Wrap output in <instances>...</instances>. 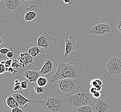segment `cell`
<instances>
[{"mask_svg":"<svg viewBox=\"0 0 121 112\" xmlns=\"http://www.w3.org/2000/svg\"><path fill=\"white\" fill-rule=\"evenodd\" d=\"M56 73L50 79L52 83L65 79H72L79 83L84 81V68L82 65L74 63H66L59 61L56 64Z\"/></svg>","mask_w":121,"mask_h":112,"instance_id":"6da1fadb","label":"cell"},{"mask_svg":"<svg viewBox=\"0 0 121 112\" xmlns=\"http://www.w3.org/2000/svg\"><path fill=\"white\" fill-rule=\"evenodd\" d=\"M92 94L86 89L79 87L77 92L72 96L67 97L66 102L69 103L75 108L81 106L90 105L93 107V103L95 101Z\"/></svg>","mask_w":121,"mask_h":112,"instance_id":"7a4b0ae2","label":"cell"},{"mask_svg":"<svg viewBox=\"0 0 121 112\" xmlns=\"http://www.w3.org/2000/svg\"><path fill=\"white\" fill-rule=\"evenodd\" d=\"M66 100L60 96L46 97L40 101L45 112H66Z\"/></svg>","mask_w":121,"mask_h":112,"instance_id":"3957f363","label":"cell"},{"mask_svg":"<svg viewBox=\"0 0 121 112\" xmlns=\"http://www.w3.org/2000/svg\"><path fill=\"white\" fill-rule=\"evenodd\" d=\"M104 72L109 77L121 79V58L116 56L108 57L105 61Z\"/></svg>","mask_w":121,"mask_h":112,"instance_id":"277c9868","label":"cell"},{"mask_svg":"<svg viewBox=\"0 0 121 112\" xmlns=\"http://www.w3.org/2000/svg\"><path fill=\"white\" fill-rule=\"evenodd\" d=\"M79 87V83L72 79H65L58 80L56 84V91L63 93L65 96H72Z\"/></svg>","mask_w":121,"mask_h":112,"instance_id":"5b68a950","label":"cell"},{"mask_svg":"<svg viewBox=\"0 0 121 112\" xmlns=\"http://www.w3.org/2000/svg\"><path fill=\"white\" fill-rule=\"evenodd\" d=\"M51 32V29H47L43 32L39 33L40 36L36 44L38 47L43 48L47 52L51 51L57 46L56 39L52 35Z\"/></svg>","mask_w":121,"mask_h":112,"instance_id":"8992f818","label":"cell"},{"mask_svg":"<svg viewBox=\"0 0 121 112\" xmlns=\"http://www.w3.org/2000/svg\"><path fill=\"white\" fill-rule=\"evenodd\" d=\"M111 32V28L106 23H100L91 26L87 31L86 35L90 38L105 35Z\"/></svg>","mask_w":121,"mask_h":112,"instance_id":"52a82bcc","label":"cell"},{"mask_svg":"<svg viewBox=\"0 0 121 112\" xmlns=\"http://www.w3.org/2000/svg\"><path fill=\"white\" fill-rule=\"evenodd\" d=\"M76 36L74 35L66 37L65 52L63 58H69L75 54V50L79 46V44L76 43Z\"/></svg>","mask_w":121,"mask_h":112,"instance_id":"ba28073f","label":"cell"},{"mask_svg":"<svg viewBox=\"0 0 121 112\" xmlns=\"http://www.w3.org/2000/svg\"><path fill=\"white\" fill-rule=\"evenodd\" d=\"M2 5L5 12L13 13L20 9L22 4L20 0H3Z\"/></svg>","mask_w":121,"mask_h":112,"instance_id":"9c48e42d","label":"cell"},{"mask_svg":"<svg viewBox=\"0 0 121 112\" xmlns=\"http://www.w3.org/2000/svg\"><path fill=\"white\" fill-rule=\"evenodd\" d=\"M38 7L35 5H31L22 11L21 15L23 19L26 21L30 22L33 20L37 16Z\"/></svg>","mask_w":121,"mask_h":112,"instance_id":"30bf717a","label":"cell"},{"mask_svg":"<svg viewBox=\"0 0 121 112\" xmlns=\"http://www.w3.org/2000/svg\"><path fill=\"white\" fill-rule=\"evenodd\" d=\"M18 60L20 63V68H25L26 66L30 64H35L34 62V57H33L28 53H22L19 51L17 53Z\"/></svg>","mask_w":121,"mask_h":112,"instance_id":"8fae6325","label":"cell"},{"mask_svg":"<svg viewBox=\"0 0 121 112\" xmlns=\"http://www.w3.org/2000/svg\"><path fill=\"white\" fill-rule=\"evenodd\" d=\"M109 103L101 99L95 100L93 103L94 112H109Z\"/></svg>","mask_w":121,"mask_h":112,"instance_id":"7c38bea8","label":"cell"},{"mask_svg":"<svg viewBox=\"0 0 121 112\" xmlns=\"http://www.w3.org/2000/svg\"><path fill=\"white\" fill-rule=\"evenodd\" d=\"M55 68V65L52 60L50 59H48L46 61L44 65L39 71L42 76L49 77L52 73Z\"/></svg>","mask_w":121,"mask_h":112,"instance_id":"4fadbf2b","label":"cell"},{"mask_svg":"<svg viewBox=\"0 0 121 112\" xmlns=\"http://www.w3.org/2000/svg\"><path fill=\"white\" fill-rule=\"evenodd\" d=\"M22 92L21 93H17L16 91L14 93H12L14 97V98L16 99L19 106L22 107H27L28 103L32 102V103H40V101L30 100L28 98H26V97H25L22 94Z\"/></svg>","mask_w":121,"mask_h":112,"instance_id":"5bb4252c","label":"cell"},{"mask_svg":"<svg viewBox=\"0 0 121 112\" xmlns=\"http://www.w3.org/2000/svg\"><path fill=\"white\" fill-rule=\"evenodd\" d=\"M22 75L26 77L28 82L36 83L37 79L42 76L40 71L36 70H26L22 74Z\"/></svg>","mask_w":121,"mask_h":112,"instance_id":"9a60e30c","label":"cell"},{"mask_svg":"<svg viewBox=\"0 0 121 112\" xmlns=\"http://www.w3.org/2000/svg\"><path fill=\"white\" fill-rule=\"evenodd\" d=\"M4 103L6 107L8 109H13L19 107V105L13 95L12 93H8L5 96Z\"/></svg>","mask_w":121,"mask_h":112,"instance_id":"2e32d148","label":"cell"},{"mask_svg":"<svg viewBox=\"0 0 121 112\" xmlns=\"http://www.w3.org/2000/svg\"><path fill=\"white\" fill-rule=\"evenodd\" d=\"M26 50L27 53L30 54L34 58L38 54L43 52L37 44H35L31 47H27Z\"/></svg>","mask_w":121,"mask_h":112,"instance_id":"e0dca14e","label":"cell"},{"mask_svg":"<svg viewBox=\"0 0 121 112\" xmlns=\"http://www.w3.org/2000/svg\"><path fill=\"white\" fill-rule=\"evenodd\" d=\"M91 87H95L98 91H101L103 89L104 84L102 80L100 78H96L91 80L90 82Z\"/></svg>","mask_w":121,"mask_h":112,"instance_id":"ac0fdd59","label":"cell"},{"mask_svg":"<svg viewBox=\"0 0 121 112\" xmlns=\"http://www.w3.org/2000/svg\"><path fill=\"white\" fill-rule=\"evenodd\" d=\"M73 112H94L93 106L86 105L75 108Z\"/></svg>","mask_w":121,"mask_h":112,"instance_id":"d6986e66","label":"cell"},{"mask_svg":"<svg viewBox=\"0 0 121 112\" xmlns=\"http://www.w3.org/2000/svg\"><path fill=\"white\" fill-rule=\"evenodd\" d=\"M36 84L38 86L42 88L47 87L48 85V81L46 77L40 76L37 79Z\"/></svg>","mask_w":121,"mask_h":112,"instance_id":"ffe728a7","label":"cell"},{"mask_svg":"<svg viewBox=\"0 0 121 112\" xmlns=\"http://www.w3.org/2000/svg\"><path fill=\"white\" fill-rule=\"evenodd\" d=\"M115 27L117 33L121 35V15H120L117 19V23L115 25Z\"/></svg>","mask_w":121,"mask_h":112,"instance_id":"44dd1931","label":"cell"},{"mask_svg":"<svg viewBox=\"0 0 121 112\" xmlns=\"http://www.w3.org/2000/svg\"><path fill=\"white\" fill-rule=\"evenodd\" d=\"M13 90L15 91H21L22 90L21 86V82L18 80H15V81Z\"/></svg>","mask_w":121,"mask_h":112,"instance_id":"7402d4cb","label":"cell"},{"mask_svg":"<svg viewBox=\"0 0 121 112\" xmlns=\"http://www.w3.org/2000/svg\"><path fill=\"white\" fill-rule=\"evenodd\" d=\"M5 61H2L0 62V74H3L6 72V68L5 66Z\"/></svg>","mask_w":121,"mask_h":112,"instance_id":"603a6c76","label":"cell"},{"mask_svg":"<svg viewBox=\"0 0 121 112\" xmlns=\"http://www.w3.org/2000/svg\"><path fill=\"white\" fill-rule=\"evenodd\" d=\"M11 67L14 69L18 68L19 67H20V63L18 59H14L13 60Z\"/></svg>","mask_w":121,"mask_h":112,"instance_id":"cb8c5ba5","label":"cell"},{"mask_svg":"<svg viewBox=\"0 0 121 112\" xmlns=\"http://www.w3.org/2000/svg\"><path fill=\"white\" fill-rule=\"evenodd\" d=\"M34 90L35 91L36 93H37V94H42L44 92V90L42 87L39 86H36L35 87Z\"/></svg>","mask_w":121,"mask_h":112,"instance_id":"d4e9b609","label":"cell"},{"mask_svg":"<svg viewBox=\"0 0 121 112\" xmlns=\"http://www.w3.org/2000/svg\"><path fill=\"white\" fill-rule=\"evenodd\" d=\"M12 62H13V60L11 59H8L5 61V66L6 68V72H7V70L9 68L11 67Z\"/></svg>","mask_w":121,"mask_h":112,"instance_id":"484cf974","label":"cell"},{"mask_svg":"<svg viewBox=\"0 0 121 112\" xmlns=\"http://www.w3.org/2000/svg\"><path fill=\"white\" fill-rule=\"evenodd\" d=\"M10 48L9 49L6 47L2 48L0 50V53L3 55H6L7 53L10 51Z\"/></svg>","mask_w":121,"mask_h":112,"instance_id":"4316f807","label":"cell"},{"mask_svg":"<svg viewBox=\"0 0 121 112\" xmlns=\"http://www.w3.org/2000/svg\"><path fill=\"white\" fill-rule=\"evenodd\" d=\"M14 56V50L13 48H10V50L6 55V56L7 57V59L12 58Z\"/></svg>","mask_w":121,"mask_h":112,"instance_id":"83f0119b","label":"cell"},{"mask_svg":"<svg viewBox=\"0 0 121 112\" xmlns=\"http://www.w3.org/2000/svg\"><path fill=\"white\" fill-rule=\"evenodd\" d=\"M34 0H20L22 5H24L26 6H28L32 3Z\"/></svg>","mask_w":121,"mask_h":112,"instance_id":"f1b7e54d","label":"cell"},{"mask_svg":"<svg viewBox=\"0 0 121 112\" xmlns=\"http://www.w3.org/2000/svg\"><path fill=\"white\" fill-rule=\"evenodd\" d=\"M28 81L24 80L21 82V86L22 89H26L28 86Z\"/></svg>","mask_w":121,"mask_h":112,"instance_id":"f546056e","label":"cell"},{"mask_svg":"<svg viewBox=\"0 0 121 112\" xmlns=\"http://www.w3.org/2000/svg\"><path fill=\"white\" fill-rule=\"evenodd\" d=\"M92 96L94 98H95L96 100L99 99L101 97V93H100V91H96L95 93L92 94Z\"/></svg>","mask_w":121,"mask_h":112,"instance_id":"4dcf8cb0","label":"cell"},{"mask_svg":"<svg viewBox=\"0 0 121 112\" xmlns=\"http://www.w3.org/2000/svg\"><path fill=\"white\" fill-rule=\"evenodd\" d=\"M24 110L21 109L19 107H18L14 108L13 109H11L10 110L9 112H24Z\"/></svg>","mask_w":121,"mask_h":112,"instance_id":"1f68e13d","label":"cell"},{"mask_svg":"<svg viewBox=\"0 0 121 112\" xmlns=\"http://www.w3.org/2000/svg\"><path fill=\"white\" fill-rule=\"evenodd\" d=\"M7 72H9V73H11L13 74V75H14L16 74V73L18 72V71H16V70H15V69L12 68V67H10V68H9L8 69Z\"/></svg>","mask_w":121,"mask_h":112,"instance_id":"d6a6232c","label":"cell"},{"mask_svg":"<svg viewBox=\"0 0 121 112\" xmlns=\"http://www.w3.org/2000/svg\"><path fill=\"white\" fill-rule=\"evenodd\" d=\"M61 0L65 4L69 5H72L74 2L73 0Z\"/></svg>","mask_w":121,"mask_h":112,"instance_id":"836d02e7","label":"cell"},{"mask_svg":"<svg viewBox=\"0 0 121 112\" xmlns=\"http://www.w3.org/2000/svg\"><path fill=\"white\" fill-rule=\"evenodd\" d=\"M5 36L3 35L2 33H0V45H1L4 41Z\"/></svg>","mask_w":121,"mask_h":112,"instance_id":"e575fe53","label":"cell"},{"mask_svg":"<svg viewBox=\"0 0 121 112\" xmlns=\"http://www.w3.org/2000/svg\"><path fill=\"white\" fill-rule=\"evenodd\" d=\"M97 91H97V89L93 87H91V88L89 89V92H90V93H91V94H92Z\"/></svg>","mask_w":121,"mask_h":112,"instance_id":"d590c367","label":"cell"},{"mask_svg":"<svg viewBox=\"0 0 121 112\" xmlns=\"http://www.w3.org/2000/svg\"><path fill=\"white\" fill-rule=\"evenodd\" d=\"M119 83L121 85V78L119 79Z\"/></svg>","mask_w":121,"mask_h":112,"instance_id":"8d00e7d4","label":"cell"},{"mask_svg":"<svg viewBox=\"0 0 121 112\" xmlns=\"http://www.w3.org/2000/svg\"><path fill=\"white\" fill-rule=\"evenodd\" d=\"M114 112H121V110H117V111H115Z\"/></svg>","mask_w":121,"mask_h":112,"instance_id":"74e56055","label":"cell"},{"mask_svg":"<svg viewBox=\"0 0 121 112\" xmlns=\"http://www.w3.org/2000/svg\"><path fill=\"white\" fill-rule=\"evenodd\" d=\"M120 58H121V56H120Z\"/></svg>","mask_w":121,"mask_h":112,"instance_id":"f35d334b","label":"cell"},{"mask_svg":"<svg viewBox=\"0 0 121 112\" xmlns=\"http://www.w3.org/2000/svg\"></svg>","mask_w":121,"mask_h":112,"instance_id":"ab89813d","label":"cell"}]
</instances>
